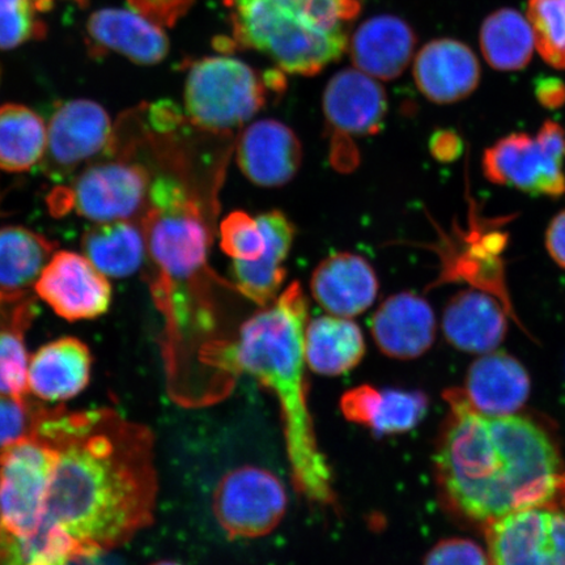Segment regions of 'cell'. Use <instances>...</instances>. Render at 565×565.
Returning <instances> with one entry per match:
<instances>
[{"label": "cell", "instance_id": "1", "mask_svg": "<svg viewBox=\"0 0 565 565\" xmlns=\"http://www.w3.org/2000/svg\"><path fill=\"white\" fill-rule=\"evenodd\" d=\"M33 435L58 455L45 519L84 548L110 551L152 524L158 471L150 428L111 408L45 406Z\"/></svg>", "mask_w": 565, "mask_h": 565}, {"label": "cell", "instance_id": "2", "mask_svg": "<svg viewBox=\"0 0 565 565\" xmlns=\"http://www.w3.org/2000/svg\"><path fill=\"white\" fill-rule=\"evenodd\" d=\"M309 301L299 281L246 320L233 339H211L198 356L211 404L228 397L239 374L277 399L296 492L320 508L338 505L334 477L318 444L309 407L303 335Z\"/></svg>", "mask_w": 565, "mask_h": 565}, {"label": "cell", "instance_id": "3", "mask_svg": "<svg viewBox=\"0 0 565 565\" xmlns=\"http://www.w3.org/2000/svg\"><path fill=\"white\" fill-rule=\"evenodd\" d=\"M450 415L435 465L443 498L456 512L490 524L565 499V466L553 439L519 415H486L463 391L445 394Z\"/></svg>", "mask_w": 565, "mask_h": 565}, {"label": "cell", "instance_id": "4", "mask_svg": "<svg viewBox=\"0 0 565 565\" xmlns=\"http://www.w3.org/2000/svg\"><path fill=\"white\" fill-rule=\"evenodd\" d=\"M145 210L147 253L159 273L153 295L168 323L167 369H186L193 329L181 292L207 271L209 231L200 204L173 177L152 181Z\"/></svg>", "mask_w": 565, "mask_h": 565}, {"label": "cell", "instance_id": "5", "mask_svg": "<svg viewBox=\"0 0 565 565\" xmlns=\"http://www.w3.org/2000/svg\"><path fill=\"white\" fill-rule=\"evenodd\" d=\"M239 45L270 56L282 73L313 76L349 49L362 0H223Z\"/></svg>", "mask_w": 565, "mask_h": 565}, {"label": "cell", "instance_id": "6", "mask_svg": "<svg viewBox=\"0 0 565 565\" xmlns=\"http://www.w3.org/2000/svg\"><path fill=\"white\" fill-rule=\"evenodd\" d=\"M281 73L260 74L233 56H207L189 67L185 110L189 121L210 132L236 129L265 108L270 92L280 94Z\"/></svg>", "mask_w": 565, "mask_h": 565}, {"label": "cell", "instance_id": "7", "mask_svg": "<svg viewBox=\"0 0 565 565\" xmlns=\"http://www.w3.org/2000/svg\"><path fill=\"white\" fill-rule=\"evenodd\" d=\"M150 174L137 162L103 161L84 169L68 186L47 196L55 216L70 214L95 223L130 221L145 210L151 188Z\"/></svg>", "mask_w": 565, "mask_h": 565}, {"label": "cell", "instance_id": "8", "mask_svg": "<svg viewBox=\"0 0 565 565\" xmlns=\"http://www.w3.org/2000/svg\"><path fill=\"white\" fill-rule=\"evenodd\" d=\"M564 166L565 130L551 119L536 136L512 132L499 139L482 160L486 179L494 185L550 198L565 194Z\"/></svg>", "mask_w": 565, "mask_h": 565}, {"label": "cell", "instance_id": "9", "mask_svg": "<svg viewBox=\"0 0 565 565\" xmlns=\"http://www.w3.org/2000/svg\"><path fill=\"white\" fill-rule=\"evenodd\" d=\"M56 451L31 435L0 450V525L30 535L44 522Z\"/></svg>", "mask_w": 565, "mask_h": 565}, {"label": "cell", "instance_id": "10", "mask_svg": "<svg viewBox=\"0 0 565 565\" xmlns=\"http://www.w3.org/2000/svg\"><path fill=\"white\" fill-rule=\"evenodd\" d=\"M288 494L270 470L245 465L223 476L212 497V512L230 540H256L285 519Z\"/></svg>", "mask_w": 565, "mask_h": 565}, {"label": "cell", "instance_id": "11", "mask_svg": "<svg viewBox=\"0 0 565 565\" xmlns=\"http://www.w3.org/2000/svg\"><path fill=\"white\" fill-rule=\"evenodd\" d=\"M323 115L330 134L331 160L338 169L349 171L353 139L376 136L387 115V96L374 77L358 68L339 71L323 92Z\"/></svg>", "mask_w": 565, "mask_h": 565}, {"label": "cell", "instance_id": "12", "mask_svg": "<svg viewBox=\"0 0 565 565\" xmlns=\"http://www.w3.org/2000/svg\"><path fill=\"white\" fill-rule=\"evenodd\" d=\"M491 565H565V499L486 525Z\"/></svg>", "mask_w": 565, "mask_h": 565}, {"label": "cell", "instance_id": "13", "mask_svg": "<svg viewBox=\"0 0 565 565\" xmlns=\"http://www.w3.org/2000/svg\"><path fill=\"white\" fill-rule=\"evenodd\" d=\"M46 126V150L40 166L51 180H66L86 162L115 151L110 117L95 102L61 104Z\"/></svg>", "mask_w": 565, "mask_h": 565}, {"label": "cell", "instance_id": "14", "mask_svg": "<svg viewBox=\"0 0 565 565\" xmlns=\"http://www.w3.org/2000/svg\"><path fill=\"white\" fill-rule=\"evenodd\" d=\"M39 298L63 320H95L108 312L113 289L108 278L82 254L55 252L34 285Z\"/></svg>", "mask_w": 565, "mask_h": 565}, {"label": "cell", "instance_id": "15", "mask_svg": "<svg viewBox=\"0 0 565 565\" xmlns=\"http://www.w3.org/2000/svg\"><path fill=\"white\" fill-rule=\"evenodd\" d=\"M239 171L259 188L287 185L302 162L301 141L286 124L260 119L247 126L236 145Z\"/></svg>", "mask_w": 565, "mask_h": 565}, {"label": "cell", "instance_id": "16", "mask_svg": "<svg viewBox=\"0 0 565 565\" xmlns=\"http://www.w3.org/2000/svg\"><path fill=\"white\" fill-rule=\"evenodd\" d=\"M480 76L478 56L462 41L437 39L424 45L415 56L416 87L437 105L465 100L479 87Z\"/></svg>", "mask_w": 565, "mask_h": 565}, {"label": "cell", "instance_id": "17", "mask_svg": "<svg viewBox=\"0 0 565 565\" xmlns=\"http://www.w3.org/2000/svg\"><path fill=\"white\" fill-rule=\"evenodd\" d=\"M436 317L422 296L401 292L387 298L372 317L374 343L387 358L413 360L424 355L435 342Z\"/></svg>", "mask_w": 565, "mask_h": 565}, {"label": "cell", "instance_id": "18", "mask_svg": "<svg viewBox=\"0 0 565 565\" xmlns=\"http://www.w3.org/2000/svg\"><path fill=\"white\" fill-rule=\"evenodd\" d=\"M380 282L372 265L358 254L343 252L324 258L310 278V292L329 315L353 318L376 301Z\"/></svg>", "mask_w": 565, "mask_h": 565}, {"label": "cell", "instance_id": "19", "mask_svg": "<svg viewBox=\"0 0 565 565\" xmlns=\"http://www.w3.org/2000/svg\"><path fill=\"white\" fill-rule=\"evenodd\" d=\"M428 397L419 391L379 388L369 384L350 388L339 406L345 419L376 437L409 433L428 412Z\"/></svg>", "mask_w": 565, "mask_h": 565}, {"label": "cell", "instance_id": "20", "mask_svg": "<svg viewBox=\"0 0 565 565\" xmlns=\"http://www.w3.org/2000/svg\"><path fill=\"white\" fill-rule=\"evenodd\" d=\"M416 34L404 19L379 15L359 25L349 49L355 68L377 81H393L413 61Z\"/></svg>", "mask_w": 565, "mask_h": 565}, {"label": "cell", "instance_id": "21", "mask_svg": "<svg viewBox=\"0 0 565 565\" xmlns=\"http://www.w3.org/2000/svg\"><path fill=\"white\" fill-rule=\"evenodd\" d=\"M92 353L81 339L65 337L49 342L33 353L28 383L34 397L42 401H68L89 384Z\"/></svg>", "mask_w": 565, "mask_h": 565}, {"label": "cell", "instance_id": "22", "mask_svg": "<svg viewBox=\"0 0 565 565\" xmlns=\"http://www.w3.org/2000/svg\"><path fill=\"white\" fill-rule=\"evenodd\" d=\"M266 237V250L257 260H233L235 287L259 307L278 298L287 277L285 263L295 242V225L281 211L274 210L257 216Z\"/></svg>", "mask_w": 565, "mask_h": 565}, {"label": "cell", "instance_id": "23", "mask_svg": "<svg viewBox=\"0 0 565 565\" xmlns=\"http://www.w3.org/2000/svg\"><path fill=\"white\" fill-rule=\"evenodd\" d=\"M443 331L454 348L469 353H490L503 343L508 320L492 295L466 289L450 299L443 316Z\"/></svg>", "mask_w": 565, "mask_h": 565}, {"label": "cell", "instance_id": "24", "mask_svg": "<svg viewBox=\"0 0 565 565\" xmlns=\"http://www.w3.org/2000/svg\"><path fill=\"white\" fill-rule=\"evenodd\" d=\"M463 393L479 413L513 415L529 398V373L505 352L486 353L471 364Z\"/></svg>", "mask_w": 565, "mask_h": 565}, {"label": "cell", "instance_id": "25", "mask_svg": "<svg viewBox=\"0 0 565 565\" xmlns=\"http://www.w3.org/2000/svg\"><path fill=\"white\" fill-rule=\"evenodd\" d=\"M87 31L96 52H116L138 65H157L169 52L161 28L134 11H97L89 18Z\"/></svg>", "mask_w": 565, "mask_h": 565}, {"label": "cell", "instance_id": "26", "mask_svg": "<svg viewBox=\"0 0 565 565\" xmlns=\"http://www.w3.org/2000/svg\"><path fill=\"white\" fill-rule=\"evenodd\" d=\"M308 370L324 377H338L355 370L365 355L362 329L351 318L333 315L308 321L303 335Z\"/></svg>", "mask_w": 565, "mask_h": 565}, {"label": "cell", "instance_id": "27", "mask_svg": "<svg viewBox=\"0 0 565 565\" xmlns=\"http://www.w3.org/2000/svg\"><path fill=\"white\" fill-rule=\"evenodd\" d=\"M84 256L106 278L122 279L136 274L145 263L143 228L130 221L96 223L83 235Z\"/></svg>", "mask_w": 565, "mask_h": 565}, {"label": "cell", "instance_id": "28", "mask_svg": "<svg viewBox=\"0 0 565 565\" xmlns=\"http://www.w3.org/2000/svg\"><path fill=\"white\" fill-rule=\"evenodd\" d=\"M55 249L56 244L38 232L21 225L0 227V291L24 294L39 280Z\"/></svg>", "mask_w": 565, "mask_h": 565}, {"label": "cell", "instance_id": "29", "mask_svg": "<svg viewBox=\"0 0 565 565\" xmlns=\"http://www.w3.org/2000/svg\"><path fill=\"white\" fill-rule=\"evenodd\" d=\"M47 126L24 105L0 106V171L24 173L41 164Z\"/></svg>", "mask_w": 565, "mask_h": 565}, {"label": "cell", "instance_id": "30", "mask_svg": "<svg viewBox=\"0 0 565 565\" xmlns=\"http://www.w3.org/2000/svg\"><path fill=\"white\" fill-rule=\"evenodd\" d=\"M480 51L489 65L503 73L529 66L534 53V35L527 18L514 9L490 13L479 33Z\"/></svg>", "mask_w": 565, "mask_h": 565}, {"label": "cell", "instance_id": "31", "mask_svg": "<svg viewBox=\"0 0 565 565\" xmlns=\"http://www.w3.org/2000/svg\"><path fill=\"white\" fill-rule=\"evenodd\" d=\"M84 550L88 548L46 519L30 535L13 534L0 525V565H67Z\"/></svg>", "mask_w": 565, "mask_h": 565}, {"label": "cell", "instance_id": "32", "mask_svg": "<svg viewBox=\"0 0 565 565\" xmlns=\"http://www.w3.org/2000/svg\"><path fill=\"white\" fill-rule=\"evenodd\" d=\"M34 316V306L28 301L15 320L0 328V394L25 399L30 392L28 356L24 334Z\"/></svg>", "mask_w": 565, "mask_h": 565}, {"label": "cell", "instance_id": "33", "mask_svg": "<svg viewBox=\"0 0 565 565\" xmlns=\"http://www.w3.org/2000/svg\"><path fill=\"white\" fill-rule=\"evenodd\" d=\"M527 20L542 60L565 70V0H527Z\"/></svg>", "mask_w": 565, "mask_h": 565}, {"label": "cell", "instance_id": "34", "mask_svg": "<svg viewBox=\"0 0 565 565\" xmlns=\"http://www.w3.org/2000/svg\"><path fill=\"white\" fill-rule=\"evenodd\" d=\"M221 246L232 260L250 263L266 250V237L258 217L233 211L221 224Z\"/></svg>", "mask_w": 565, "mask_h": 565}, {"label": "cell", "instance_id": "35", "mask_svg": "<svg viewBox=\"0 0 565 565\" xmlns=\"http://www.w3.org/2000/svg\"><path fill=\"white\" fill-rule=\"evenodd\" d=\"M34 11L32 0H0V49L9 51L45 38L46 26Z\"/></svg>", "mask_w": 565, "mask_h": 565}, {"label": "cell", "instance_id": "36", "mask_svg": "<svg viewBox=\"0 0 565 565\" xmlns=\"http://www.w3.org/2000/svg\"><path fill=\"white\" fill-rule=\"evenodd\" d=\"M45 406L0 394V450L31 436Z\"/></svg>", "mask_w": 565, "mask_h": 565}, {"label": "cell", "instance_id": "37", "mask_svg": "<svg viewBox=\"0 0 565 565\" xmlns=\"http://www.w3.org/2000/svg\"><path fill=\"white\" fill-rule=\"evenodd\" d=\"M424 565H491V561L476 542L454 539L437 543Z\"/></svg>", "mask_w": 565, "mask_h": 565}, {"label": "cell", "instance_id": "38", "mask_svg": "<svg viewBox=\"0 0 565 565\" xmlns=\"http://www.w3.org/2000/svg\"><path fill=\"white\" fill-rule=\"evenodd\" d=\"M194 3L195 0H127L134 12L160 28L173 26Z\"/></svg>", "mask_w": 565, "mask_h": 565}, {"label": "cell", "instance_id": "39", "mask_svg": "<svg viewBox=\"0 0 565 565\" xmlns=\"http://www.w3.org/2000/svg\"><path fill=\"white\" fill-rule=\"evenodd\" d=\"M429 150L439 161H455L461 157L462 140L454 130H439L430 138Z\"/></svg>", "mask_w": 565, "mask_h": 565}, {"label": "cell", "instance_id": "40", "mask_svg": "<svg viewBox=\"0 0 565 565\" xmlns=\"http://www.w3.org/2000/svg\"><path fill=\"white\" fill-rule=\"evenodd\" d=\"M545 243L550 257L565 270V210L548 224Z\"/></svg>", "mask_w": 565, "mask_h": 565}, {"label": "cell", "instance_id": "41", "mask_svg": "<svg viewBox=\"0 0 565 565\" xmlns=\"http://www.w3.org/2000/svg\"><path fill=\"white\" fill-rule=\"evenodd\" d=\"M536 100L546 109H559L565 105V83L557 77H542L535 84Z\"/></svg>", "mask_w": 565, "mask_h": 565}, {"label": "cell", "instance_id": "42", "mask_svg": "<svg viewBox=\"0 0 565 565\" xmlns=\"http://www.w3.org/2000/svg\"><path fill=\"white\" fill-rule=\"evenodd\" d=\"M67 565H124L116 556L105 550H84L76 554Z\"/></svg>", "mask_w": 565, "mask_h": 565}, {"label": "cell", "instance_id": "43", "mask_svg": "<svg viewBox=\"0 0 565 565\" xmlns=\"http://www.w3.org/2000/svg\"><path fill=\"white\" fill-rule=\"evenodd\" d=\"M35 10L42 12V11H49L53 7V0H32Z\"/></svg>", "mask_w": 565, "mask_h": 565}, {"label": "cell", "instance_id": "44", "mask_svg": "<svg viewBox=\"0 0 565 565\" xmlns=\"http://www.w3.org/2000/svg\"><path fill=\"white\" fill-rule=\"evenodd\" d=\"M151 565H183L181 563L172 562V561H161L158 563H153Z\"/></svg>", "mask_w": 565, "mask_h": 565}, {"label": "cell", "instance_id": "45", "mask_svg": "<svg viewBox=\"0 0 565 565\" xmlns=\"http://www.w3.org/2000/svg\"><path fill=\"white\" fill-rule=\"evenodd\" d=\"M77 3H81L82 6L83 4H86L87 3V0H76Z\"/></svg>", "mask_w": 565, "mask_h": 565}, {"label": "cell", "instance_id": "46", "mask_svg": "<svg viewBox=\"0 0 565 565\" xmlns=\"http://www.w3.org/2000/svg\"><path fill=\"white\" fill-rule=\"evenodd\" d=\"M0 81H2V67H0Z\"/></svg>", "mask_w": 565, "mask_h": 565}]
</instances>
